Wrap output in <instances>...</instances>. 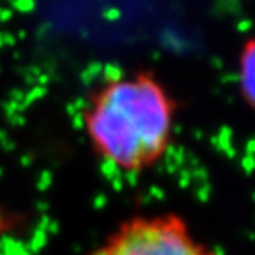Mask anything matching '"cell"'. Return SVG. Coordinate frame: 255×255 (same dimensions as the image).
<instances>
[{
    "instance_id": "cell-3",
    "label": "cell",
    "mask_w": 255,
    "mask_h": 255,
    "mask_svg": "<svg viewBox=\"0 0 255 255\" xmlns=\"http://www.w3.org/2000/svg\"><path fill=\"white\" fill-rule=\"evenodd\" d=\"M239 91L244 102L255 112V37L242 45L237 61Z\"/></svg>"
},
{
    "instance_id": "cell-2",
    "label": "cell",
    "mask_w": 255,
    "mask_h": 255,
    "mask_svg": "<svg viewBox=\"0 0 255 255\" xmlns=\"http://www.w3.org/2000/svg\"><path fill=\"white\" fill-rule=\"evenodd\" d=\"M89 255H222L193 236L175 212L137 216L122 222Z\"/></svg>"
},
{
    "instance_id": "cell-1",
    "label": "cell",
    "mask_w": 255,
    "mask_h": 255,
    "mask_svg": "<svg viewBox=\"0 0 255 255\" xmlns=\"http://www.w3.org/2000/svg\"><path fill=\"white\" fill-rule=\"evenodd\" d=\"M176 102L150 73L114 78L93 94L84 114L96 153L127 173L150 170L171 145Z\"/></svg>"
}]
</instances>
